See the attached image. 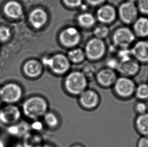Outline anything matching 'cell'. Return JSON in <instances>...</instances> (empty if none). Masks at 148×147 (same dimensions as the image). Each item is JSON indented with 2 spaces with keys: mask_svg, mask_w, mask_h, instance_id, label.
Returning <instances> with one entry per match:
<instances>
[{
  "mask_svg": "<svg viewBox=\"0 0 148 147\" xmlns=\"http://www.w3.org/2000/svg\"><path fill=\"white\" fill-rule=\"evenodd\" d=\"M137 147H148V136H140L137 142Z\"/></svg>",
  "mask_w": 148,
  "mask_h": 147,
  "instance_id": "30",
  "label": "cell"
},
{
  "mask_svg": "<svg viewBox=\"0 0 148 147\" xmlns=\"http://www.w3.org/2000/svg\"><path fill=\"white\" fill-rule=\"evenodd\" d=\"M32 128L36 131H40L42 129V124L38 121H36L32 125Z\"/></svg>",
  "mask_w": 148,
  "mask_h": 147,
  "instance_id": "33",
  "label": "cell"
},
{
  "mask_svg": "<svg viewBox=\"0 0 148 147\" xmlns=\"http://www.w3.org/2000/svg\"><path fill=\"white\" fill-rule=\"evenodd\" d=\"M119 56L120 59V61L126 60L129 58L132 57V54L131 52L130 48H121L119 52Z\"/></svg>",
  "mask_w": 148,
  "mask_h": 147,
  "instance_id": "29",
  "label": "cell"
},
{
  "mask_svg": "<svg viewBox=\"0 0 148 147\" xmlns=\"http://www.w3.org/2000/svg\"><path fill=\"white\" fill-rule=\"evenodd\" d=\"M65 86L69 93L74 95H79L86 89V77L82 72H72L66 78Z\"/></svg>",
  "mask_w": 148,
  "mask_h": 147,
  "instance_id": "2",
  "label": "cell"
},
{
  "mask_svg": "<svg viewBox=\"0 0 148 147\" xmlns=\"http://www.w3.org/2000/svg\"><path fill=\"white\" fill-rule=\"evenodd\" d=\"M22 110L27 117L36 120L47 112L48 103L43 98L34 96L24 102Z\"/></svg>",
  "mask_w": 148,
  "mask_h": 147,
  "instance_id": "1",
  "label": "cell"
},
{
  "mask_svg": "<svg viewBox=\"0 0 148 147\" xmlns=\"http://www.w3.org/2000/svg\"><path fill=\"white\" fill-rule=\"evenodd\" d=\"M60 41L64 46L72 47L76 46L80 40V34L74 27H68L60 34Z\"/></svg>",
  "mask_w": 148,
  "mask_h": 147,
  "instance_id": "12",
  "label": "cell"
},
{
  "mask_svg": "<svg viewBox=\"0 0 148 147\" xmlns=\"http://www.w3.org/2000/svg\"><path fill=\"white\" fill-rule=\"evenodd\" d=\"M119 62L115 60H110L107 63L108 67L111 69H117Z\"/></svg>",
  "mask_w": 148,
  "mask_h": 147,
  "instance_id": "32",
  "label": "cell"
},
{
  "mask_svg": "<svg viewBox=\"0 0 148 147\" xmlns=\"http://www.w3.org/2000/svg\"></svg>",
  "mask_w": 148,
  "mask_h": 147,
  "instance_id": "40",
  "label": "cell"
},
{
  "mask_svg": "<svg viewBox=\"0 0 148 147\" xmlns=\"http://www.w3.org/2000/svg\"><path fill=\"white\" fill-rule=\"evenodd\" d=\"M134 110L137 115H140L148 112V104L147 102L143 101H139L135 104Z\"/></svg>",
  "mask_w": 148,
  "mask_h": 147,
  "instance_id": "25",
  "label": "cell"
},
{
  "mask_svg": "<svg viewBox=\"0 0 148 147\" xmlns=\"http://www.w3.org/2000/svg\"><path fill=\"white\" fill-rule=\"evenodd\" d=\"M0 147H5V145H4V144L3 143V142L0 140Z\"/></svg>",
  "mask_w": 148,
  "mask_h": 147,
  "instance_id": "36",
  "label": "cell"
},
{
  "mask_svg": "<svg viewBox=\"0 0 148 147\" xmlns=\"http://www.w3.org/2000/svg\"><path fill=\"white\" fill-rule=\"evenodd\" d=\"M134 125L140 136H148V112L137 115L134 120Z\"/></svg>",
  "mask_w": 148,
  "mask_h": 147,
  "instance_id": "19",
  "label": "cell"
},
{
  "mask_svg": "<svg viewBox=\"0 0 148 147\" xmlns=\"http://www.w3.org/2000/svg\"><path fill=\"white\" fill-rule=\"evenodd\" d=\"M82 147V146H78V145H76L74 146V147Z\"/></svg>",
  "mask_w": 148,
  "mask_h": 147,
  "instance_id": "38",
  "label": "cell"
},
{
  "mask_svg": "<svg viewBox=\"0 0 148 147\" xmlns=\"http://www.w3.org/2000/svg\"><path fill=\"white\" fill-rule=\"evenodd\" d=\"M69 59L75 63L82 62L84 58V52L80 48H76L70 50L68 52Z\"/></svg>",
  "mask_w": 148,
  "mask_h": 147,
  "instance_id": "23",
  "label": "cell"
},
{
  "mask_svg": "<svg viewBox=\"0 0 148 147\" xmlns=\"http://www.w3.org/2000/svg\"><path fill=\"white\" fill-rule=\"evenodd\" d=\"M138 1V0H127V1L132 2V3H136Z\"/></svg>",
  "mask_w": 148,
  "mask_h": 147,
  "instance_id": "35",
  "label": "cell"
},
{
  "mask_svg": "<svg viewBox=\"0 0 148 147\" xmlns=\"http://www.w3.org/2000/svg\"><path fill=\"white\" fill-rule=\"evenodd\" d=\"M38 147H52L50 146L49 145H45L42 146H38Z\"/></svg>",
  "mask_w": 148,
  "mask_h": 147,
  "instance_id": "37",
  "label": "cell"
},
{
  "mask_svg": "<svg viewBox=\"0 0 148 147\" xmlns=\"http://www.w3.org/2000/svg\"><path fill=\"white\" fill-rule=\"evenodd\" d=\"M94 33L97 38L101 39L103 38L106 37V36L108 35L109 29L106 26L103 25L97 26L96 28L95 29Z\"/></svg>",
  "mask_w": 148,
  "mask_h": 147,
  "instance_id": "27",
  "label": "cell"
},
{
  "mask_svg": "<svg viewBox=\"0 0 148 147\" xmlns=\"http://www.w3.org/2000/svg\"><path fill=\"white\" fill-rule=\"evenodd\" d=\"M136 4L140 14L148 16V0H138Z\"/></svg>",
  "mask_w": 148,
  "mask_h": 147,
  "instance_id": "26",
  "label": "cell"
},
{
  "mask_svg": "<svg viewBox=\"0 0 148 147\" xmlns=\"http://www.w3.org/2000/svg\"><path fill=\"white\" fill-rule=\"evenodd\" d=\"M119 14L122 22L126 24H132L138 18L140 13L136 3L126 1L120 5Z\"/></svg>",
  "mask_w": 148,
  "mask_h": 147,
  "instance_id": "7",
  "label": "cell"
},
{
  "mask_svg": "<svg viewBox=\"0 0 148 147\" xmlns=\"http://www.w3.org/2000/svg\"><path fill=\"white\" fill-rule=\"evenodd\" d=\"M22 90L15 83H8L0 89V98L2 101L12 104L18 102L22 97Z\"/></svg>",
  "mask_w": 148,
  "mask_h": 147,
  "instance_id": "4",
  "label": "cell"
},
{
  "mask_svg": "<svg viewBox=\"0 0 148 147\" xmlns=\"http://www.w3.org/2000/svg\"><path fill=\"white\" fill-rule=\"evenodd\" d=\"M136 36L132 29L123 27L118 29L114 33L113 40L116 46L121 48H129L136 42Z\"/></svg>",
  "mask_w": 148,
  "mask_h": 147,
  "instance_id": "6",
  "label": "cell"
},
{
  "mask_svg": "<svg viewBox=\"0 0 148 147\" xmlns=\"http://www.w3.org/2000/svg\"><path fill=\"white\" fill-rule=\"evenodd\" d=\"M79 24L84 27L88 28L92 26L95 22L94 17L90 13L80 14L77 18Z\"/></svg>",
  "mask_w": 148,
  "mask_h": 147,
  "instance_id": "22",
  "label": "cell"
},
{
  "mask_svg": "<svg viewBox=\"0 0 148 147\" xmlns=\"http://www.w3.org/2000/svg\"><path fill=\"white\" fill-rule=\"evenodd\" d=\"M11 35L10 29L6 26L0 27V42H5L9 39Z\"/></svg>",
  "mask_w": 148,
  "mask_h": 147,
  "instance_id": "28",
  "label": "cell"
},
{
  "mask_svg": "<svg viewBox=\"0 0 148 147\" xmlns=\"http://www.w3.org/2000/svg\"><path fill=\"white\" fill-rule=\"evenodd\" d=\"M79 102L83 108L92 109L98 105L99 97L96 92L86 90L79 95Z\"/></svg>",
  "mask_w": 148,
  "mask_h": 147,
  "instance_id": "14",
  "label": "cell"
},
{
  "mask_svg": "<svg viewBox=\"0 0 148 147\" xmlns=\"http://www.w3.org/2000/svg\"><path fill=\"white\" fill-rule=\"evenodd\" d=\"M3 10L6 16L13 19L20 18L23 12L21 5L15 1H10L6 3Z\"/></svg>",
  "mask_w": 148,
  "mask_h": 147,
  "instance_id": "15",
  "label": "cell"
},
{
  "mask_svg": "<svg viewBox=\"0 0 148 147\" xmlns=\"http://www.w3.org/2000/svg\"><path fill=\"white\" fill-rule=\"evenodd\" d=\"M44 118L45 122L49 127L54 128L58 125L59 120L58 117L54 113L47 112L44 116Z\"/></svg>",
  "mask_w": 148,
  "mask_h": 147,
  "instance_id": "24",
  "label": "cell"
},
{
  "mask_svg": "<svg viewBox=\"0 0 148 147\" xmlns=\"http://www.w3.org/2000/svg\"><path fill=\"white\" fill-rule=\"evenodd\" d=\"M89 4L93 6L98 5L104 2L105 0H86Z\"/></svg>",
  "mask_w": 148,
  "mask_h": 147,
  "instance_id": "34",
  "label": "cell"
},
{
  "mask_svg": "<svg viewBox=\"0 0 148 147\" xmlns=\"http://www.w3.org/2000/svg\"><path fill=\"white\" fill-rule=\"evenodd\" d=\"M133 58L142 65H148V39H139L130 48Z\"/></svg>",
  "mask_w": 148,
  "mask_h": 147,
  "instance_id": "8",
  "label": "cell"
},
{
  "mask_svg": "<svg viewBox=\"0 0 148 147\" xmlns=\"http://www.w3.org/2000/svg\"><path fill=\"white\" fill-rule=\"evenodd\" d=\"M134 95L139 101H148V83L143 82L136 85Z\"/></svg>",
  "mask_w": 148,
  "mask_h": 147,
  "instance_id": "21",
  "label": "cell"
},
{
  "mask_svg": "<svg viewBox=\"0 0 148 147\" xmlns=\"http://www.w3.org/2000/svg\"><path fill=\"white\" fill-rule=\"evenodd\" d=\"M132 31L139 39L148 38V16H138L132 24Z\"/></svg>",
  "mask_w": 148,
  "mask_h": 147,
  "instance_id": "13",
  "label": "cell"
},
{
  "mask_svg": "<svg viewBox=\"0 0 148 147\" xmlns=\"http://www.w3.org/2000/svg\"><path fill=\"white\" fill-rule=\"evenodd\" d=\"M136 85L131 78L121 77L117 79L114 83V90L119 96L128 98L134 95Z\"/></svg>",
  "mask_w": 148,
  "mask_h": 147,
  "instance_id": "3",
  "label": "cell"
},
{
  "mask_svg": "<svg viewBox=\"0 0 148 147\" xmlns=\"http://www.w3.org/2000/svg\"><path fill=\"white\" fill-rule=\"evenodd\" d=\"M24 73L30 78H35L40 75L42 67L39 62L36 60H30L26 62L23 67Z\"/></svg>",
  "mask_w": 148,
  "mask_h": 147,
  "instance_id": "20",
  "label": "cell"
},
{
  "mask_svg": "<svg viewBox=\"0 0 148 147\" xmlns=\"http://www.w3.org/2000/svg\"><path fill=\"white\" fill-rule=\"evenodd\" d=\"M116 80V74L110 69L101 70L97 75V80L99 83L104 87L111 86L114 84Z\"/></svg>",
  "mask_w": 148,
  "mask_h": 147,
  "instance_id": "17",
  "label": "cell"
},
{
  "mask_svg": "<svg viewBox=\"0 0 148 147\" xmlns=\"http://www.w3.org/2000/svg\"><path fill=\"white\" fill-rule=\"evenodd\" d=\"M21 117V111L18 107L9 104L0 110V121L6 125L16 123Z\"/></svg>",
  "mask_w": 148,
  "mask_h": 147,
  "instance_id": "10",
  "label": "cell"
},
{
  "mask_svg": "<svg viewBox=\"0 0 148 147\" xmlns=\"http://www.w3.org/2000/svg\"><path fill=\"white\" fill-rule=\"evenodd\" d=\"M65 4L70 7H76L80 6L82 0H63Z\"/></svg>",
  "mask_w": 148,
  "mask_h": 147,
  "instance_id": "31",
  "label": "cell"
},
{
  "mask_svg": "<svg viewBox=\"0 0 148 147\" xmlns=\"http://www.w3.org/2000/svg\"><path fill=\"white\" fill-rule=\"evenodd\" d=\"M116 17V11L112 6H102L97 12V17L100 22L109 23L112 22Z\"/></svg>",
  "mask_w": 148,
  "mask_h": 147,
  "instance_id": "18",
  "label": "cell"
},
{
  "mask_svg": "<svg viewBox=\"0 0 148 147\" xmlns=\"http://www.w3.org/2000/svg\"><path fill=\"white\" fill-rule=\"evenodd\" d=\"M29 20L34 28H40L44 25L47 20V15L44 10L36 8L30 13Z\"/></svg>",
  "mask_w": 148,
  "mask_h": 147,
  "instance_id": "16",
  "label": "cell"
},
{
  "mask_svg": "<svg viewBox=\"0 0 148 147\" xmlns=\"http://www.w3.org/2000/svg\"><path fill=\"white\" fill-rule=\"evenodd\" d=\"M105 46L102 40L98 38H93L88 42L86 47V52L88 58L92 60H97L103 56Z\"/></svg>",
  "mask_w": 148,
  "mask_h": 147,
  "instance_id": "11",
  "label": "cell"
},
{
  "mask_svg": "<svg viewBox=\"0 0 148 147\" xmlns=\"http://www.w3.org/2000/svg\"><path fill=\"white\" fill-rule=\"evenodd\" d=\"M43 63L49 66L53 72L59 75L66 73L70 67L68 58L62 54H57L50 59H44Z\"/></svg>",
  "mask_w": 148,
  "mask_h": 147,
  "instance_id": "5",
  "label": "cell"
},
{
  "mask_svg": "<svg viewBox=\"0 0 148 147\" xmlns=\"http://www.w3.org/2000/svg\"><path fill=\"white\" fill-rule=\"evenodd\" d=\"M140 66L141 65L132 57L126 60L120 61L117 69L123 76L131 78L138 74L140 71Z\"/></svg>",
  "mask_w": 148,
  "mask_h": 147,
  "instance_id": "9",
  "label": "cell"
},
{
  "mask_svg": "<svg viewBox=\"0 0 148 147\" xmlns=\"http://www.w3.org/2000/svg\"><path fill=\"white\" fill-rule=\"evenodd\" d=\"M1 100H0V110H1Z\"/></svg>",
  "mask_w": 148,
  "mask_h": 147,
  "instance_id": "39",
  "label": "cell"
}]
</instances>
